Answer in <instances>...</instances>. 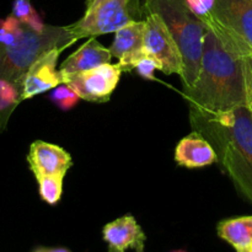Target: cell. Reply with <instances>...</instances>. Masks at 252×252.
<instances>
[{
  "instance_id": "obj_1",
  "label": "cell",
  "mask_w": 252,
  "mask_h": 252,
  "mask_svg": "<svg viewBox=\"0 0 252 252\" xmlns=\"http://www.w3.org/2000/svg\"><path fill=\"white\" fill-rule=\"evenodd\" d=\"M194 132L212 144L236 189L252 203V111L246 105L225 112L189 110Z\"/></svg>"
},
{
  "instance_id": "obj_2",
  "label": "cell",
  "mask_w": 252,
  "mask_h": 252,
  "mask_svg": "<svg viewBox=\"0 0 252 252\" xmlns=\"http://www.w3.org/2000/svg\"><path fill=\"white\" fill-rule=\"evenodd\" d=\"M189 110L225 112L246 105L243 59L226 49L212 30L204 34L203 56L198 78L185 88Z\"/></svg>"
},
{
  "instance_id": "obj_3",
  "label": "cell",
  "mask_w": 252,
  "mask_h": 252,
  "mask_svg": "<svg viewBox=\"0 0 252 252\" xmlns=\"http://www.w3.org/2000/svg\"><path fill=\"white\" fill-rule=\"evenodd\" d=\"M68 27L44 26L34 30L22 24L14 15L0 20V78L19 81L31 64L44 52L73 44Z\"/></svg>"
},
{
  "instance_id": "obj_4",
  "label": "cell",
  "mask_w": 252,
  "mask_h": 252,
  "mask_svg": "<svg viewBox=\"0 0 252 252\" xmlns=\"http://www.w3.org/2000/svg\"><path fill=\"white\" fill-rule=\"evenodd\" d=\"M144 9L145 12H157L166 24L184 59V85L192 88L201 70L204 34L208 27L189 11L185 0H145Z\"/></svg>"
},
{
  "instance_id": "obj_5",
  "label": "cell",
  "mask_w": 252,
  "mask_h": 252,
  "mask_svg": "<svg viewBox=\"0 0 252 252\" xmlns=\"http://www.w3.org/2000/svg\"><path fill=\"white\" fill-rule=\"evenodd\" d=\"M145 9L140 0H103L86 6L85 15L68 30L74 39L117 32L132 21H140Z\"/></svg>"
},
{
  "instance_id": "obj_6",
  "label": "cell",
  "mask_w": 252,
  "mask_h": 252,
  "mask_svg": "<svg viewBox=\"0 0 252 252\" xmlns=\"http://www.w3.org/2000/svg\"><path fill=\"white\" fill-rule=\"evenodd\" d=\"M144 49L161 64V71L182 76L184 59L181 51L164 20L157 12H147L144 32Z\"/></svg>"
},
{
  "instance_id": "obj_7",
  "label": "cell",
  "mask_w": 252,
  "mask_h": 252,
  "mask_svg": "<svg viewBox=\"0 0 252 252\" xmlns=\"http://www.w3.org/2000/svg\"><path fill=\"white\" fill-rule=\"evenodd\" d=\"M122 70L118 64H103L90 70L73 74L65 78L68 85L79 98L91 102H106L120 81Z\"/></svg>"
},
{
  "instance_id": "obj_8",
  "label": "cell",
  "mask_w": 252,
  "mask_h": 252,
  "mask_svg": "<svg viewBox=\"0 0 252 252\" xmlns=\"http://www.w3.org/2000/svg\"><path fill=\"white\" fill-rule=\"evenodd\" d=\"M206 25L217 24L252 47V0H216Z\"/></svg>"
},
{
  "instance_id": "obj_9",
  "label": "cell",
  "mask_w": 252,
  "mask_h": 252,
  "mask_svg": "<svg viewBox=\"0 0 252 252\" xmlns=\"http://www.w3.org/2000/svg\"><path fill=\"white\" fill-rule=\"evenodd\" d=\"M63 51V48L49 49L31 64L22 80V101L64 84L63 75L57 69V62Z\"/></svg>"
},
{
  "instance_id": "obj_10",
  "label": "cell",
  "mask_w": 252,
  "mask_h": 252,
  "mask_svg": "<svg viewBox=\"0 0 252 252\" xmlns=\"http://www.w3.org/2000/svg\"><path fill=\"white\" fill-rule=\"evenodd\" d=\"M145 20L132 21L115 32V39L110 51L118 58V66L122 71L135 69L138 62L148 54L144 49Z\"/></svg>"
},
{
  "instance_id": "obj_11",
  "label": "cell",
  "mask_w": 252,
  "mask_h": 252,
  "mask_svg": "<svg viewBox=\"0 0 252 252\" xmlns=\"http://www.w3.org/2000/svg\"><path fill=\"white\" fill-rule=\"evenodd\" d=\"M27 161L36 179L41 176L64 177L73 165L70 154L63 148L42 140L32 143Z\"/></svg>"
},
{
  "instance_id": "obj_12",
  "label": "cell",
  "mask_w": 252,
  "mask_h": 252,
  "mask_svg": "<svg viewBox=\"0 0 252 252\" xmlns=\"http://www.w3.org/2000/svg\"><path fill=\"white\" fill-rule=\"evenodd\" d=\"M102 236L108 246L123 252L128 249L143 252L147 239L144 231L132 216H125L106 224L102 229Z\"/></svg>"
},
{
  "instance_id": "obj_13",
  "label": "cell",
  "mask_w": 252,
  "mask_h": 252,
  "mask_svg": "<svg viewBox=\"0 0 252 252\" xmlns=\"http://www.w3.org/2000/svg\"><path fill=\"white\" fill-rule=\"evenodd\" d=\"M111 59L112 54L110 48H105L97 39L91 37L86 43H84L62 63L59 70L65 81V78L73 74L90 70L103 64L111 63Z\"/></svg>"
},
{
  "instance_id": "obj_14",
  "label": "cell",
  "mask_w": 252,
  "mask_h": 252,
  "mask_svg": "<svg viewBox=\"0 0 252 252\" xmlns=\"http://www.w3.org/2000/svg\"><path fill=\"white\" fill-rule=\"evenodd\" d=\"M175 160L181 166L194 169L218 162V157L211 143L203 135L193 130L177 144Z\"/></svg>"
},
{
  "instance_id": "obj_15",
  "label": "cell",
  "mask_w": 252,
  "mask_h": 252,
  "mask_svg": "<svg viewBox=\"0 0 252 252\" xmlns=\"http://www.w3.org/2000/svg\"><path fill=\"white\" fill-rule=\"evenodd\" d=\"M219 238L230 244L236 251L252 246V216L228 219L218 224Z\"/></svg>"
},
{
  "instance_id": "obj_16",
  "label": "cell",
  "mask_w": 252,
  "mask_h": 252,
  "mask_svg": "<svg viewBox=\"0 0 252 252\" xmlns=\"http://www.w3.org/2000/svg\"><path fill=\"white\" fill-rule=\"evenodd\" d=\"M22 101V84L0 78V132L5 130L10 116Z\"/></svg>"
},
{
  "instance_id": "obj_17",
  "label": "cell",
  "mask_w": 252,
  "mask_h": 252,
  "mask_svg": "<svg viewBox=\"0 0 252 252\" xmlns=\"http://www.w3.org/2000/svg\"><path fill=\"white\" fill-rule=\"evenodd\" d=\"M63 179L58 176H41L37 177L38 189L41 198L48 204L58 203L63 191Z\"/></svg>"
},
{
  "instance_id": "obj_18",
  "label": "cell",
  "mask_w": 252,
  "mask_h": 252,
  "mask_svg": "<svg viewBox=\"0 0 252 252\" xmlns=\"http://www.w3.org/2000/svg\"><path fill=\"white\" fill-rule=\"evenodd\" d=\"M19 21L34 30H42L46 25L41 21L36 10L32 7L31 0H14L12 12Z\"/></svg>"
},
{
  "instance_id": "obj_19",
  "label": "cell",
  "mask_w": 252,
  "mask_h": 252,
  "mask_svg": "<svg viewBox=\"0 0 252 252\" xmlns=\"http://www.w3.org/2000/svg\"><path fill=\"white\" fill-rule=\"evenodd\" d=\"M51 100L64 111L73 108L79 101V96L65 84H61L51 93Z\"/></svg>"
},
{
  "instance_id": "obj_20",
  "label": "cell",
  "mask_w": 252,
  "mask_h": 252,
  "mask_svg": "<svg viewBox=\"0 0 252 252\" xmlns=\"http://www.w3.org/2000/svg\"><path fill=\"white\" fill-rule=\"evenodd\" d=\"M185 2L189 11L203 21L212 15L216 0H185Z\"/></svg>"
},
{
  "instance_id": "obj_21",
  "label": "cell",
  "mask_w": 252,
  "mask_h": 252,
  "mask_svg": "<svg viewBox=\"0 0 252 252\" xmlns=\"http://www.w3.org/2000/svg\"><path fill=\"white\" fill-rule=\"evenodd\" d=\"M243 59L244 81L246 91V106L252 111V51L241 56Z\"/></svg>"
},
{
  "instance_id": "obj_22",
  "label": "cell",
  "mask_w": 252,
  "mask_h": 252,
  "mask_svg": "<svg viewBox=\"0 0 252 252\" xmlns=\"http://www.w3.org/2000/svg\"><path fill=\"white\" fill-rule=\"evenodd\" d=\"M135 70H137V73L139 74L142 78L153 80V79H154V71L161 70V64H160L157 59L153 58L152 56L145 54V56L137 63Z\"/></svg>"
},
{
  "instance_id": "obj_23",
  "label": "cell",
  "mask_w": 252,
  "mask_h": 252,
  "mask_svg": "<svg viewBox=\"0 0 252 252\" xmlns=\"http://www.w3.org/2000/svg\"><path fill=\"white\" fill-rule=\"evenodd\" d=\"M34 252H71L65 248H42L36 250Z\"/></svg>"
},
{
  "instance_id": "obj_24",
  "label": "cell",
  "mask_w": 252,
  "mask_h": 252,
  "mask_svg": "<svg viewBox=\"0 0 252 252\" xmlns=\"http://www.w3.org/2000/svg\"><path fill=\"white\" fill-rule=\"evenodd\" d=\"M100 1H103V0H86V6H91V5H95Z\"/></svg>"
},
{
  "instance_id": "obj_25",
  "label": "cell",
  "mask_w": 252,
  "mask_h": 252,
  "mask_svg": "<svg viewBox=\"0 0 252 252\" xmlns=\"http://www.w3.org/2000/svg\"><path fill=\"white\" fill-rule=\"evenodd\" d=\"M108 252H123V251L117 250V249H116V248H112V246H108Z\"/></svg>"
},
{
  "instance_id": "obj_26",
  "label": "cell",
  "mask_w": 252,
  "mask_h": 252,
  "mask_svg": "<svg viewBox=\"0 0 252 252\" xmlns=\"http://www.w3.org/2000/svg\"><path fill=\"white\" fill-rule=\"evenodd\" d=\"M236 252H252V246H251V248H248V249H243V250H238Z\"/></svg>"
},
{
  "instance_id": "obj_27",
  "label": "cell",
  "mask_w": 252,
  "mask_h": 252,
  "mask_svg": "<svg viewBox=\"0 0 252 252\" xmlns=\"http://www.w3.org/2000/svg\"><path fill=\"white\" fill-rule=\"evenodd\" d=\"M174 252H186V251H174Z\"/></svg>"
},
{
  "instance_id": "obj_28",
  "label": "cell",
  "mask_w": 252,
  "mask_h": 252,
  "mask_svg": "<svg viewBox=\"0 0 252 252\" xmlns=\"http://www.w3.org/2000/svg\"><path fill=\"white\" fill-rule=\"evenodd\" d=\"M137 252H139V251H137Z\"/></svg>"
}]
</instances>
